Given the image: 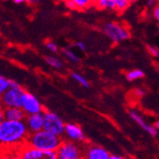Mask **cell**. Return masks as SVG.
<instances>
[{
    "label": "cell",
    "mask_w": 159,
    "mask_h": 159,
    "mask_svg": "<svg viewBox=\"0 0 159 159\" xmlns=\"http://www.w3.org/2000/svg\"><path fill=\"white\" fill-rule=\"evenodd\" d=\"M30 135L25 120L0 121V143L6 150H14L17 147L20 149L24 146Z\"/></svg>",
    "instance_id": "1"
},
{
    "label": "cell",
    "mask_w": 159,
    "mask_h": 159,
    "mask_svg": "<svg viewBox=\"0 0 159 159\" xmlns=\"http://www.w3.org/2000/svg\"><path fill=\"white\" fill-rule=\"evenodd\" d=\"M62 144L60 136L53 134L46 129L30 134L26 145L42 151H57Z\"/></svg>",
    "instance_id": "2"
},
{
    "label": "cell",
    "mask_w": 159,
    "mask_h": 159,
    "mask_svg": "<svg viewBox=\"0 0 159 159\" xmlns=\"http://www.w3.org/2000/svg\"><path fill=\"white\" fill-rule=\"evenodd\" d=\"M44 115H45L44 129L58 136L62 135L65 133L66 124L56 113L52 111H45Z\"/></svg>",
    "instance_id": "3"
},
{
    "label": "cell",
    "mask_w": 159,
    "mask_h": 159,
    "mask_svg": "<svg viewBox=\"0 0 159 159\" xmlns=\"http://www.w3.org/2000/svg\"><path fill=\"white\" fill-rule=\"evenodd\" d=\"M24 91L20 86L11 87L2 94V104L5 108H21Z\"/></svg>",
    "instance_id": "4"
},
{
    "label": "cell",
    "mask_w": 159,
    "mask_h": 159,
    "mask_svg": "<svg viewBox=\"0 0 159 159\" xmlns=\"http://www.w3.org/2000/svg\"><path fill=\"white\" fill-rule=\"evenodd\" d=\"M104 32L107 36L115 43H119L129 38V32L128 29L115 22L107 23L104 28Z\"/></svg>",
    "instance_id": "5"
},
{
    "label": "cell",
    "mask_w": 159,
    "mask_h": 159,
    "mask_svg": "<svg viewBox=\"0 0 159 159\" xmlns=\"http://www.w3.org/2000/svg\"><path fill=\"white\" fill-rule=\"evenodd\" d=\"M57 159H82L80 148L73 141H64L56 151Z\"/></svg>",
    "instance_id": "6"
},
{
    "label": "cell",
    "mask_w": 159,
    "mask_h": 159,
    "mask_svg": "<svg viewBox=\"0 0 159 159\" xmlns=\"http://www.w3.org/2000/svg\"><path fill=\"white\" fill-rule=\"evenodd\" d=\"M18 151L23 159H57V153L55 151L37 150L26 144L18 149Z\"/></svg>",
    "instance_id": "7"
},
{
    "label": "cell",
    "mask_w": 159,
    "mask_h": 159,
    "mask_svg": "<svg viewBox=\"0 0 159 159\" xmlns=\"http://www.w3.org/2000/svg\"><path fill=\"white\" fill-rule=\"evenodd\" d=\"M21 108L23 109V111L26 112L27 115L42 112V111H43L42 105L39 102L37 97L28 92H24V93H23Z\"/></svg>",
    "instance_id": "8"
},
{
    "label": "cell",
    "mask_w": 159,
    "mask_h": 159,
    "mask_svg": "<svg viewBox=\"0 0 159 159\" xmlns=\"http://www.w3.org/2000/svg\"><path fill=\"white\" fill-rule=\"evenodd\" d=\"M28 129L30 134H34L39 131L44 129L45 126V115L44 112H38V113H34L27 115L25 119Z\"/></svg>",
    "instance_id": "9"
},
{
    "label": "cell",
    "mask_w": 159,
    "mask_h": 159,
    "mask_svg": "<svg viewBox=\"0 0 159 159\" xmlns=\"http://www.w3.org/2000/svg\"><path fill=\"white\" fill-rule=\"evenodd\" d=\"M27 117L26 112L23 111L22 108H4V110L1 111V117L0 121L4 119L6 120H12V121H19V120H25Z\"/></svg>",
    "instance_id": "10"
},
{
    "label": "cell",
    "mask_w": 159,
    "mask_h": 159,
    "mask_svg": "<svg viewBox=\"0 0 159 159\" xmlns=\"http://www.w3.org/2000/svg\"><path fill=\"white\" fill-rule=\"evenodd\" d=\"M64 134L70 141L73 142H80L83 141L85 136L82 129L74 123H67L65 126V133Z\"/></svg>",
    "instance_id": "11"
},
{
    "label": "cell",
    "mask_w": 159,
    "mask_h": 159,
    "mask_svg": "<svg viewBox=\"0 0 159 159\" xmlns=\"http://www.w3.org/2000/svg\"><path fill=\"white\" fill-rule=\"evenodd\" d=\"M111 154L100 146H91L85 152V159H109Z\"/></svg>",
    "instance_id": "12"
},
{
    "label": "cell",
    "mask_w": 159,
    "mask_h": 159,
    "mask_svg": "<svg viewBox=\"0 0 159 159\" xmlns=\"http://www.w3.org/2000/svg\"><path fill=\"white\" fill-rule=\"evenodd\" d=\"M129 116H131L132 119L134 121H135L143 129H145V131L149 134H151L152 136H156L158 129L155 128V126H152V125L147 124L146 121L143 119V117L141 116V115L137 111H129Z\"/></svg>",
    "instance_id": "13"
},
{
    "label": "cell",
    "mask_w": 159,
    "mask_h": 159,
    "mask_svg": "<svg viewBox=\"0 0 159 159\" xmlns=\"http://www.w3.org/2000/svg\"><path fill=\"white\" fill-rule=\"evenodd\" d=\"M95 6L100 10H116L114 0H97Z\"/></svg>",
    "instance_id": "14"
},
{
    "label": "cell",
    "mask_w": 159,
    "mask_h": 159,
    "mask_svg": "<svg viewBox=\"0 0 159 159\" xmlns=\"http://www.w3.org/2000/svg\"><path fill=\"white\" fill-rule=\"evenodd\" d=\"M45 61L49 66H51L52 68H55V69H61L62 66H63V63H62L61 59H59L58 57L52 56V55L46 56L45 57Z\"/></svg>",
    "instance_id": "15"
},
{
    "label": "cell",
    "mask_w": 159,
    "mask_h": 159,
    "mask_svg": "<svg viewBox=\"0 0 159 159\" xmlns=\"http://www.w3.org/2000/svg\"><path fill=\"white\" fill-rule=\"evenodd\" d=\"M142 77H144V71L139 70V69L129 70V73H127V75H126V78L129 81H134V80L140 79Z\"/></svg>",
    "instance_id": "16"
},
{
    "label": "cell",
    "mask_w": 159,
    "mask_h": 159,
    "mask_svg": "<svg viewBox=\"0 0 159 159\" xmlns=\"http://www.w3.org/2000/svg\"><path fill=\"white\" fill-rule=\"evenodd\" d=\"M1 159H23V157L21 156L19 151L16 149V150H6Z\"/></svg>",
    "instance_id": "17"
},
{
    "label": "cell",
    "mask_w": 159,
    "mask_h": 159,
    "mask_svg": "<svg viewBox=\"0 0 159 159\" xmlns=\"http://www.w3.org/2000/svg\"><path fill=\"white\" fill-rule=\"evenodd\" d=\"M62 52H63V54H64V56L66 57V58L71 63H78L79 60H80L79 57L73 51H70L69 49H63Z\"/></svg>",
    "instance_id": "18"
},
{
    "label": "cell",
    "mask_w": 159,
    "mask_h": 159,
    "mask_svg": "<svg viewBox=\"0 0 159 159\" xmlns=\"http://www.w3.org/2000/svg\"><path fill=\"white\" fill-rule=\"evenodd\" d=\"M71 77H73L82 87H85V88H89V87H90L88 80H87L82 75L77 74V73H71Z\"/></svg>",
    "instance_id": "19"
},
{
    "label": "cell",
    "mask_w": 159,
    "mask_h": 159,
    "mask_svg": "<svg viewBox=\"0 0 159 159\" xmlns=\"http://www.w3.org/2000/svg\"><path fill=\"white\" fill-rule=\"evenodd\" d=\"M114 3L117 11H124L131 5L129 0H114Z\"/></svg>",
    "instance_id": "20"
},
{
    "label": "cell",
    "mask_w": 159,
    "mask_h": 159,
    "mask_svg": "<svg viewBox=\"0 0 159 159\" xmlns=\"http://www.w3.org/2000/svg\"><path fill=\"white\" fill-rule=\"evenodd\" d=\"M10 88H11V80L3 75L0 76V93L3 94Z\"/></svg>",
    "instance_id": "21"
},
{
    "label": "cell",
    "mask_w": 159,
    "mask_h": 159,
    "mask_svg": "<svg viewBox=\"0 0 159 159\" xmlns=\"http://www.w3.org/2000/svg\"><path fill=\"white\" fill-rule=\"evenodd\" d=\"M74 2L75 3L77 10H85L94 4L93 0H74Z\"/></svg>",
    "instance_id": "22"
},
{
    "label": "cell",
    "mask_w": 159,
    "mask_h": 159,
    "mask_svg": "<svg viewBox=\"0 0 159 159\" xmlns=\"http://www.w3.org/2000/svg\"><path fill=\"white\" fill-rule=\"evenodd\" d=\"M45 46H46V48H47L50 52H58V46L56 45V43H54V42H52V41H48V42H46Z\"/></svg>",
    "instance_id": "23"
},
{
    "label": "cell",
    "mask_w": 159,
    "mask_h": 159,
    "mask_svg": "<svg viewBox=\"0 0 159 159\" xmlns=\"http://www.w3.org/2000/svg\"><path fill=\"white\" fill-rule=\"evenodd\" d=\"M147 48H148L149 52H150L152 56H154V57H159V49H158L157 47L148 45Z\"/></svg>",
    "instance_id": "24"
},
{
    "label": "cell",
    "mask_w": 159,
    "mask_h": 159,
    "mask_svg": "<svg viewBox=\"0 0 159 159\" xmlns=\"http://www.w3.org/2000/svg\"><path fill=\"white\" fill-rule=\"evenodd\" d=\"M65 2V6L70 9V10H77V7L75 5V3L74 2V0H64Z\"/></svg>",
    "instance_id": "25"
},
{
    "label": "cell",
    "mask_w": 159,
    "mask_h": 159,
    "mask_svg": "<svg viewBox=\"0 0 159 159\" xmlns=\"http://www.w3.org/2000/svg\"><path fill=\"white\" fill-rule=\"evenodd\" d=\"M153 16L156 20L159 21V5H156L153 9Z\"/></svg>",
    "instance_id": "26"
},
{
    "label": "cell",
    "mask_w": 159,
    "mask_h": 159,
    "mask_svg": "<svg viewBox=\"0 0 159 159\" xmlns=\"http://www.w3.org/2000/svg\"><path fill=\"white\" fill-rule=\"evenodd\" d=\"M75 47H77L78 49H80V50L83 51V52L86 51V46H85V44H84V43H83L82 41L76 42V43H75Z\"/></svg>",
    "instance_id": "27"
},
{
    "label": "cell",
    "mask_w": 159,
    "mask_h": 159,
    "mask_svg": "<svg viewBox=\"0 0 159 159\" xmlns=\"http://www.w3.org/2000/svg\"><path fill=\"white\" fill-rule=\"evenodd\" d=\"M134 93H135L136 95H138V96H142V95H144V91L141 90V89H136V90L134 91Z\"/></svg>",
    "instance_id": "28"
},
{
    "label": "cell",
    "mask_w": 159,
    "mask_h": 159,
    "mask_svg": "<svg viewBox=\"0 0 159 159\" xmlns=\"http://www.w3.org/2000/svg\"><path fill=\"white\" fill-rule=\"evenodd\" d=\"M155 3V0H148L147 1V6L148 7H152Z\"/></svg>",
    "instance_id": "29"
},
{
    "label": "cell",
    "mask_w": 159,
    "mask_h": 159,
    "mask_svg": "<svg viewBox=\"0 0 159 159\" xmlns=\"http://www.w3.org/2000/svg\"><path fill=\"white\" fill-rule=\"evenodd\" d=\"M109 159H124L122 156H119V155H115V154H112V155H111L110 156V158Z\"/></svg>",
    "instance_id": "30"
},
{
    "label": "cell",
    "mask_w": 159,
    "mask_h": 159,
    "mask_svg": "<svg viewBox=\"0 0 159 159\" xmlns=\"http://www.w3.org/2000/svg\"><path fill=\"white\" fill-rule=\"evenodd\" d=\"M26 2L29 4H36L39 2V0H26Z\"/></svg>",
    "instance_id": "31"
},
{
    "label": "cell",
    "mask_w": 159,
    "mask_h": 159,
    "mask_svg": "<svg viewBox=\"0 0 159 159\" xmlns=\"http://www.w3.org/2000/svg\"><path fill=\"white\" fill-rule=\"evenodd\" d=\"M13 2L16 4H21L23 2H26V0H13Z\"/></svg>",
    "instance_id": "32"
},
{
    "label": "cell",
    "mask_w": 159,
    "mask_h": 159,
    "mask_svg": "<svg viewBox=\"0 0 159 159\" xmlns=\"http://www.w3.org/2000/svg\"><path fill=\"white\" fill-rule=\"evenodd\" d=\"M155 128H156L157 129H159V120L156 121V123H155Z\"/></svg>",
    "instance_id": "33"
},
{
    "label": "cell",
    "mask_w": 159,
    "mask_h": 159,
    "mask_svg": "<svg viewBox=\"0 0 159 159\" xmlns=\"http://www.w3.org/2000/svg\"><path fill=\"white\" fill-rule=\"evenodd\" d=\"M129 1H131V3H134V2L137 1V0H129Z\"/></svg>",
    "instance_id": "34"
},
{
    "label": "cell",
    "mask_w": 159,
    "mask_h": 159,
    "mask_svg": "<svg viewBox=\"0 0 159 159\" xmlns=\"http://www.w3.org/2000/svg\"><path fill=\"white\" fill-rule=\"evenodd\" d=\"M96 2H97V0H93V3H94V4H95Z\"/></svg>",
    "instance_id": "35"
},
{
    "label": "cell",
    "mask_w": 159,
    "mask_h": 159,
    "mask_svg": "<svg viewBox=\"0 0 159 159\" xmlns=\"http://www.w3.org/2000/svg\"><path fill=\"white\" fill-rule=\"evenodd\" d=\"M4 1H6V0H4Z\"/></svg>",
    "instance_id": "36"
}]
</instances>
